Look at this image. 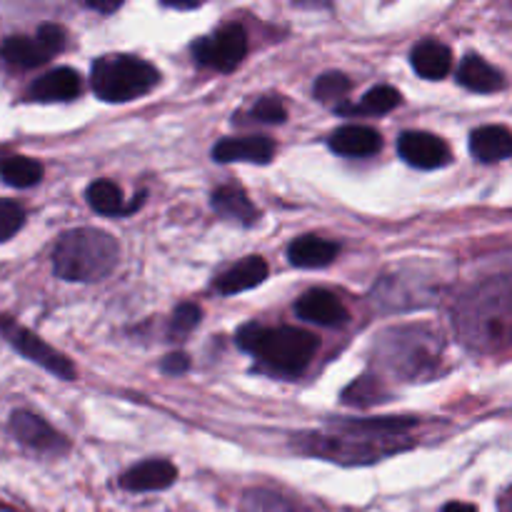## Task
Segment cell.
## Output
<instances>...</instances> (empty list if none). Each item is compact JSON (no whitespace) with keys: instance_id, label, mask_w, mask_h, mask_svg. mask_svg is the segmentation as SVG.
I'll use <instances>...</instances> for the list:
<instances>
[{"instance_id":"cell-1","label":"cell","mask_w":512,"mask_h":512,"mask_svg":"<svg viewBox=\"0 0 512 512\" xmlns=\"http://www.w3.org/2000/svg\"><path fill=\"white\" fill-rule=\"evenodd\" d=\"M455 330L475 353H498L512 345V275L473 285L455 305Z\"/></svg>"},{"instance_id":"cell-2","label":"cell","mask_w":512,"mask_h":512,"mask_svg":"<svg viewBox=\"0 0 512 512\" xmlns=\"http://www.w3.org/2000/svg\"><path fill=\"white\" fill-rule=\"evenodd\" d=\"M118 240L98 228H75L53 248V273L68 283H95L118 265Z\"/></svg>"},{"instance_id":"cell-3","label":"cell","mask_w":512,"mask_h":512,"mask_svg":"<svg viewBox=\"0 0 512 512\" xmlns=\"http://www.w3.org/2000/svg\"><path fill=\"white\" fill-rule=\"evenodd\" d=\"M238 345L245 353L255 355L280 375H300L318 350V338L308 330L265 328L260 323H248L238 330Z\"/></svg>"},{"instance_id":"cell-4","label":"cell","mask_w":512,"mask_h":512,"mask_svg":"<svg viewBox=\"0 0 512 512\" xmlns=\"http://www.w3.org/2000/svg\"><path fill=\"white\" fill-rule=\"evenodd\" d=\"M160 73L135 55H103L90 68L93 93L105 103H130L158 85Z\"/></svg>"},{"instance_id":"cell-5","label":"cell","mask_w":512,"mask_h":512,"mask_svg":"<svg viewBox=\"0 0 512 512\" xmlns=\"http://www.w3.org/2000/svg\"><path fill=\"white\" fill-rule=\"evenodd\" d=\"M300 448L303 453L320 455L325 460H333V463H375V460L385 458V455H393L395 450H400V445L395 440L388 438H370V435L353 433V430H345L340 425H333L330 433H313L303 435L300 438Z\"/></svg>"},{"instance_id":"cell-6","label":"cell","mask_w":512,"mask_h":512,"mask_svg":"<svg viewBox=\"0 0 512 512\" xmlns=\"http://www.w3.org/2000/svg\"><path fill=\"white\" fill-rule=\"evenodd\" d=\"M440 338L425 328H400L383 335V363L405 378L430 373L440 353Z\"/></svg>"},{"instance_id":"cell-7","label":"cell","mask_w":512,"mask_h":512,"mask_svg":"<svg viewBox=\"0 0 512 512\" xmlns=\"http://www.w3.org/2000/svg\"><path fill=\"white\" fill-rule=\"evenodd\" d=\"M0 335L5 338V343L20 353L23 358H28L30 363L40 365L43 370H48L50 375L60 380H73L75 378V368L63 353L53 348V345L45 343L43 338L33 333V330L23 328L15 318L10 315H0Z\"/></svg>"},{"instance_id":"cell-8","label":"cell","mask_w":512,"mask_h":512,"mask_svg":"<svg viewBox=\"0 0 512 512\" xmlns=\"http://www.w3.org/2000/svg\"><path fill=\"white\" fill-rule=\"evenodd\" d=\"M245 53H248V35H245L243 25L233 23L225 28L215 30L208 38L195 40L193 55L200 65L218 70V73H230L243 63Z\"/></svg>"},{"instance_id":"cell-9","label":"cell","mask_w":512,"mask_h":512,"mask_svg":"<svg viewBox=\"0 0 512 512\" xmlns=\"http://www.w3.org/2000/svg\"><path fill=\"white\" fill-rule=\"evenodd\" d=\"M65 48V30L60 25H40L33 38L13 35L3 43V58L15 68H38Z\"/></svg>"},{"instance_id":"cell-10","label":"cell","mask_w":512,"mask_h":512,"mask_svg":"<svg viewBox=\"0 0 512 512\" xmlns=\"http://www.w3.org/2000/svg\"><path fill=\"white\" fill-rule=\"evenodd\" d=\"M8 428L20 445L35 450V453L60 455L68 450V440H65L48 420L30 413V410H15V413L10 415Z\"/></svg>"},{"instance_id":"cell-11","label":"cell","mask_w":512,"mask_h":512,"mask_svg":"<svg viewBox=\"0 0 512 512\" xmlns=\"http://www.w3.org/2000/svg\"><path fill=\"white\" fill-rule=\"evenodd\" d=\"M398 153L405 163L420 170L443 168L453 158L445 140H440L433 133H423V130H408V133L400 135Z\"/></svg>"},{"instance_id":"cell-12","label":"cell","mask_w":512,"mask_h":512,"mask_svg":"<svg viewBox=\"0 0 512 512\" xmlns=\"http://www.w3.org/2000/svg\"><path fill=\"white\" fill-rule=\"evenodd\" d=\"M295 313L300 320H308V323L325 325V328H338V325L348 323V310L340 303L338 295H333L330 290H308L303 298L295 303Z\"/></svg>"},{"instance_id":"cell-13","label":"cell","mask_w":512,"mask_h":512,"mask_svg":"<svg viewBox=\"0 0 512 512\" xmlns=\"http://www.w3.org/2000/svg\"><path fill=\"white\" fill-rule=\"evenodd\" d=\"M275 155V143L263 135L248 138H225L213 148V160L218 163H258L268 165Z\"/></svg>"},{"instance_id":"cell-14","label":"cell","mask_w":512,"mask_h":512,"mask_svg":"<svg viewBox=\"0 0 512 512\" xmlns=\"http://www.w3.org/2000/svg\"><path fill=\"white\" fill-rule=\"evenodd\" d=\"M83 90V80L73 68H55L40 75L28 88V100L35 103H63V100L78 98Z\"/></svg>"},{"instance_id":"cell-15","label":"cell","mask_w":512,"mask_h":512,"mask_svg":"<svg viewBox=\"0 0 512 512\" xmlns=\"http://www.w3.org/2000/svg\"><path fill=\"white\" fill-rule=\"evenodd\" d=\"M178 480V470L168 460H145L135 465L120 478V488L130 493H153V490H165Z\"/></svg>"},{"instance_id":"cell-16","label":"cell","mask_w":512,"mask_h":512,"mask_svg":"<svg viewBox=\"0 0 512 512\" xmlns=\"http://www.w3.org/2000/svg\"><path fill=\"white\" fill-rule=\"evenodd\" d=\"M268 278V263L258 255H250V258L240 260L238 265L228 268L225 273H220L215 278L213 288L218 290L220 295H235L245 293L250 288H258L263 280Z\"/></svg>"},{"instance_id":"cell-17","label":"cell","mask_w":512,"mask_h":512,"mask_svg":"<svg viewBox=\"0 0 512 512\" xmlns=\"http://www.w3.org/2000/svg\"><path fill=\"white\" fill-rule=\"evenodd\" d=\"M330 148L345 158H368L383 148V138L368 125H345L330 135Z\"/></svg>"},{"instance_id":"cell-18","label":"cell","mask_w":512,"mask_h":512,"mask_svg":"<svg viewBox=\"0 0 512 512\" xmlns=\"http://www.w3.org/2000/svg\"><path fill=\"white\" fill-rule=\"evenodd\" d=\"M210 205H213V210L220 215V218L233 220V223L245 225V228H250V225L258 220V208L250 203L248 193H245L240 185L228 183L215 188L213 198H210Z\"/></svg>"},{"instance_id":"cell-19","label":"cell","mask_w":512,"mask_h":512,"mask_svg":"<svg viewBox=\"0 0 512 512\" xmlns=\"http://www.w3.org/2000/svg\"><path fill=\"white\" fill-rule=\"evenodd\" d=\"M470 153L480 163H500L512 158V133L503 125H485L470 135Z\"/></svg>"},{"instance_id":"cell-20","label":"cell","mask_w":512,"mask_h":512,"mask_svg":"<svg viewBox=\"0 0 512 512\" xmlns=\"http://www.w3.org/2000/svg\"><path fill=\"white\" fill-rule=\"evenodd\" d=\"M338 250V243H333V240L318 238V235H303V238L293 240L288 245V260L295 268H325V265L333 263Z\"/></svg>"},{"instance_id":"cell-21","label":"cell","mask_w":512,"mask_h":512,"mask_svg":"<svg viewBox=\"0 0 512 512\" xmlns=\"http://www.w3.org/2000/svg\"><path fill=\"white\" fill-rule=\"evenodd\" d=\"M413 70L425 80H443L453 68V53L438 40H425L410 53Z\"/></svg>"},{"instance_id":"cell-22","label":"cell","mask_w":512,"mask_h":512,"mask_svg":"<svg viewBox=\"0 0 512 512\" xmlns=\"http://www.w3.org/2000/svg\"><path fill=\"white\" fill-rule=\"evenodd\" d=\"M460 85H465L473 93H498L503 90L505 78L498 68L483 60L480 55H468L458 68Z\"/></svg>"},{"instance_id":"cell-23","label":"cell","mask_w":512,"mask_h":512,"mask_svg":"<svg viewBox=\"0 0 512 512\" xmlns=\"http://www.w3.org/2000/svg\"><path fill=\"white\" fill-rule=\"evenodd\" d=\"M85 200H88V205L98 215H123L140 205H125L123 193H120L118 185L110 183V180H95V183H90L88 190H85Z\"/></svg>"},{"instance_id":"cell-24","label":"cell","mask_w":512,"mask_h":512,"mask_svg":"<svg viewBox=\"0 0 512 512\" xmlns=\"http://www.w3.org/2000/svg\"><path fill=\"white\" fill-rule=\"evenodd\" d=\"M400 100L403 98H400L398 90L390 88V85H378V88L368 90L360 103L338 105L335 110L343 115H385V113H390L393 108H398Z\"/></svg>"},{"instance_id":"cell-25","label":"cell","mask_w":512,"mask_h":512,"mask_svg":"<svg viewBox=\"0 0 512 512\" xmlns=\"http://www.w3.org/2000/svg\"><path fill=\"white\" fill-rule=\"evenodd\" d=\"M0 178L13 188H33L43 180V165L25 155H10L0 158Z\"/></svg>"},{"instance_id":"cell-26","label":"cell","mask_w":512,"mask_h":512,"mask_svg":"<svg viewBox=\"0 0 512 512\" xmlns=\"http://www.w3.org/2000/svg\"><path fill=\"white\" fill-rule=\"evenodd\" d=\"M350 78L345 73H338V70H328V73L320 75L318 80H315V98L320 100V103H335V100H343L345 95L350 93Z\"/></svg>"},{"instance_id":"cell-27","label":"cell","mask_w":512,"mask_h":512,"mask_svg":"<svg viewBox=\"0 0 512 512\" xmlns=\"http://www.w3.org/2000/svg\"><path fill=\"white\" fill-rule=\"evenodd\" d=\"M25 225V208L15 200H0V243L20 233Z\"/></svg>"},{"instance_id":"cell-28","label":"cell","mask_w":512,"mask_h":512,"mask_svg":"<svg viewBox=\"0 0 512 512\" xmlns=\"http://www.w3.org/2000/svg\"><path fill=\"white\" fill-rule=\"evenodd\" d=\"M245 118L253 120V123H283L288 118V110H285L283 100L280 98H260L258 103H253V108L245 113Z\"/></svg>"},{"instance_id":"cell-29","label":"cell","mask_w":512,"mask_h":512,"mask_svg":"<svg viewBox=\"0 0 512 512\" xmlns=\"http://www.w3.org/2000/svg\"><path fill=\"white\" fill-rule=\"evenodd\" d=\"M245 510L248 512H300L288 500H283L275 493H265V490H253L245 495Z\"/></svg>"},{"instance_id":"cell-30","label":"cell","mask_w":512,"mask_h":512,"mask_svg":"<svg viewBox=\"0 0 512 512\" xmlns=\"http://www.w3.org/2000/svg\"><path fill=\"white\" fill-rule=\"evenodd\" d=\"M200 318H203V313H200L198 305L193 303L180 305V308L173 313V320H170V338L180 340L185 338V335H190L195 328H198Z\"/></svg>"},{"instance_id":"cell-31","label":"cell","mask_w":512,"mask_h":512,"mask_svg":"<svg viewBox=\"0 0 512 512\" xmlns=\"http://www.w3.org/2000/svg\"><path fill=\"white\" fill-rule=\"evenodd\" d=\"M383 395H380V388L375 380L370 378H360L345 390V403L353 405H370V403H383Z\"/></svg>"},{"instance_id":"cell-32","label":"cell","mask_w":512,"mask_h":512,"mask_svg":"<svg viewBox=\"0 0 512 512\" xmlns=\"http://www.w3.org/2000/svg\"><path fill=\"white\" fill-rule=\"evenodd\" d=\"M190 368V360L185 353H170L168 358L163 360V373L168 375H180Z\"/></svg>"},{"instance_id":"cell-33","label":"cell","mask_w":512,"mask_h":512,"mask_svg":"<svg viewBox=\"0 0 512 512\" xmlns=\"http://www.w3.org/2000/svg\"><path fill=\"white\" fill-rule=\"evenodd\" d=\"M120 0H110V3H100V0H88V3H85V8H90V10H98V13H115V10L120 8Z\"/></svg>"},{"instance_id":"cell-34","label":"cell","mask_w":512,"mask_h":512,"mask_svg":"<svg viewBox=\"0 0 512 512\" xmlns=\"http://www.w3.org/2000/svg\"><path fill=\"white\" fill-rule=\"evenodd\" d=\"M445 512H478V510L468 503H450V505H445Z\"/></svg>"},{"instance_id":"cell-35","label":"cell","mask_w":512,"mask_h":512,"mask_svg":"<svg viewBox=\"0 0 512 512\" xmlns=\"http://www.w3.org/2000/svg\"><path fill=\"white\" fill-rule=\"evenodd\" d=\"M170 10H198L200 3H163Z\"/></svg>"},{"instance_id":"cell-36","label":"cell","mask_w":512,"mask_h":512,"mask_svg":"<svg viewBox=\"0 0 512 512\" xmlns=\"http://www.w3.org/2000/svg\"><path fill=\"white\" fill-rule=\"evenodd\" d=\"M500 512H512V488L505 493L503 503H500Z\"/></svg>"}]
</instances>
